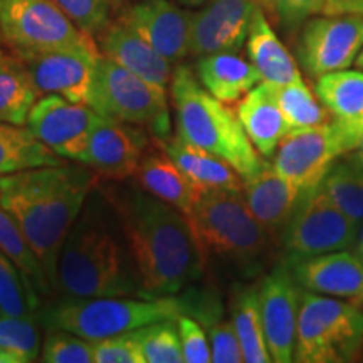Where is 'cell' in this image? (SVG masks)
Returning <instances> with one entry per match:
<instances>
[{
    "mask_svg": "<svg viewBox=\"0 0 363 363\" xmlns=\"http://www.w3.org/2000/svg\"><path fill=\"white\" fill-rule=\"evenodd\" d=\"M259 4L264 11H267L269 13L274 12V0H259Z\"/></svg>",
    "mask_w": 363,
    "mask_h": 363,
    "instance_id": "7dc6e473",
    "label": "cell"
},
{
    "mask_svg": "<svg viewBox=\"0 0 363 363\" xmlns=\"http://www.w3.org/2000/svg\"><path fill=\"white\" fill-rule=\"evenodd\" d=\"M242 195L252 216L278 244L305 192L264 163L256 174L244 179Z\"/></svg>",
    "mask_w": 363,
    "mask_h": 363,
    "instance_id": "d6986e66",
    "label": "cell"
},
{
    "mask_svg": "<svg viewBox=\"0 0 363 363\" xmlns=\"http://www.w3.org/2000/svg\"><path fill=\"white\" fill-rule=\"evenodd\" d=\"M66 16L89 35H98L111 22L115 0H54Z\"/></svg>",
    "mask_w": 363,
    "mask_h": 363,
    "instance_id": "f35d334b",
    "label": "cell"
},
{
    "mask_svg": "<svg viewBox=\"0 0 363 363\" xmlns=\"http://www.w3.org/2000/svg\"><path fill=\"white\" fill-rule=\"evenodd\" d=\"M62 163H66L65 158L40 142L27 126L0 121V177Z\"/></svg>",
    "mask_w": 363,
    "mask_h": 363,
    "instance_id": "83f0119b",
    "label": "cell"
},
{
    "mask_svg": "<svg viewBox=\"0 0 363 363\" xmlns=\"http://www.w3.org/2000/svg\"><path fill=\"white\" fill-rule=\"evenodd\" d=\"M158 145V143H157ZM160 147V145H158ZM135 184L145 192L189 214L199 197L192 180L182 172L169 153L160 148H147L133 174Z\"/></svg>",
    "mask_w": 363,
    "mask_h": 363,
    "instance_id": "603a6c76",
    "label": "cell"
},
{
    "mask_svg": "<svg viewBox=\"0 0 363 363\" xmlns=\"http://www.w3.org/2000/svg\"><path fill=\"white\" fill-rule=\"evenodd\" d=\"M40 350V362L45 363H93V342L67 330L48 328Z\"/></svg>",
    "mask_w": 363,
    "mask_h": 363,
    "instance_id": "74e56055",
    "label": "cell"
},
{
    "mask_svg": "<svg viewBox=\"0 0 363 363\" xmlns=\"http://www.w3.org/2000/svg\"><path fill=\"white\" fill-rule=\"evenodd\" d=\"M363 48V16L311 17L301 26L296 52L303 69L311 78L331 71L348 69Z\"/></svg>",
    "mask_w": 363,
    "mask_h": 363,
    "instance_id": "7c38bea8",
    "label": "cell"
},
{
    "mask_svg": "<svg viewBox=\"0 0 363 363\" xmlns=\"http://www.w3.org/2000/svg\"><path fill=\"white\" fill-rule=\"evenodd\" d=\"M240 125L261 157L271 158L281 140L289 133V125L276 98L274 84L261 81L238 104Z\"/></svg>",
    "mask_w": 363,
    "mask_h": 363,
    "instance_id": "7402d4cb",
    "label": "cell"
},
{
    "mask_svg": "<svg viewBox=\"0 0 363 363\" xmlns=\"http://www.w3.org/2000/svg\"><path fill=\"white\" fill-rule=\"evenodd\" d=\"M326 0H274V12L284 29L293 30L301 27L308 19L323 13Z\"/></svg>",
    "mask_w": 363,
    "mask_h": 363,
    "instance_id": "b9f144b4",
    "label": "cell"
},
{
    "mask_svg": "<svg viewBox=\"0 0 363 363\" xmlns=\"http://www.w3.org/2000/svg\"><path fill=\"white\" fill-rule=\"evenodd\" d=\"M355 66H357V69H360V71H363V48H362V51H360V54H358V56H357V59H355Z\"/></svg>",
    "mask_w": 363,
    "mask_h": 363,
    "instance_id": "c3c4849f",
    "label": "cell"
},
{
    "mask_svg": "<svg viewBox=\"0 0 363 363\" xmlns=\"http://www.w3.org/2000/svg\"><path fill=\"white\" fill-rule=\"evenodd\" d=\"M246 49L249 61L266 83L284 86L303 79L296 61L271 27L262 6L257 7L252 17Z\"/></svg>",
    "mask_w": 363,
    "mask_h": 363,
    "instance_id": "cb8c5ba5",
    "label": "cell"
},
{
    "mask_svg": "<svg viewBox=\"0 0 363 363\" xmlns=\"http://www.w3.org/2000/svg\"><path fill=\"white\" fill-rule=\"evenodd\" d=\"M315 94L330 115L358 120L363 113V71L340 69L316 78Z\"/></svg>",
    "mask_w": 363,
    "mask_h": 363,
    "instance_id": "f546056e",
    "label": "cell"
},
{
    "mask_svg": "<svg viewBox=\"0 0 363 363\" xmlns=\"http://www.w3.org/2000/svg\"><path fill=\"white\" fill-rule=\"evenodd\" d=\"M0 35L13 56L98 49L54 0H0Z\"/></svg>",
    "mask_w": 363,
    "mask_h": 363,
    "instance_id": "30bf717a",
    "label": "cell"
},
{
    "mask_svg": "<svg viewBox=\"0 0 363 363\" xmlns=\"http://www.w3.org/2000/svg\"><path fill=\"white\" fill-rule=\"evenodd\" d=\"M259 0H212L190 13V54L239 52Z\"/></svg>",
    "mask_w": 363,
    "mask_h": 363,
    "instance_id": "2e32d148",
    "label": "cell"
},
{
    "mask_svg": "<svg viewBox=\"0 0 363 363\" xmlns=\"http://www.w3.org/2000/svg\"><path fill=\"white\" fill-rule=\"evenodd\" d=\"M343 157L348 158V160L353 162L355 165L362 167V169H363V130L360 133V138H358V143H357L355 150H352L350 153H347V155H343Z\"/></svg>",
    "mask_w": 363,
    "mask_h": 363,
    "instance_id": "ee69618b",
    "label": "cell"
},
{
    "mask_svg": "<svg viewBox=\"0 0 363 363\" xmlns=\"http://www.w3.org/2000/svg\"><path fill=\"white\" fill-rule=\"evenodd\" d=\"M96 174L88 165H48L0 177V206L13 217L56 288L62 244L83 211Z\"/></svg>",
    "mask_w": 363,
    "mask_h": 363,
    "instance_id": "7a4b0ae2",
    "label": "cell"
},
{
    "mask_svg": "<svg viewBox=\"0 0 363 363\" xmlns=\"http://www.w3.org/2000/svg\"><path fill=\"white\" fill-rule=\"evenodd\" d=\"M0 350L11 353L17 363L39 360L43 348L34 318L0 315Z\"/></svg>",
    "mask_w": 363,
    "mask_h": 363,
    "instance_id": "e575fe53",
    "label": "cell"
},
{
    "mask_svg": "<svg viewBox=\"0 0 363 363\" xmlns=\"http://www.w3.org/2000/svg\"><path fill=\"white\" fill-rule=\"evenodd\" d=\"M94 363H145L142 328L93 342Z\"/></svg>",
    "mask_w": 363,
    "mask_h": 363,
    "instance_id": "ab89813d",
    "label": "cell"
},
{
    "mask_svg": "<svg viewBox=\"0 0 363 363\" xmlns=\"http://www.w3.org/2000/svg\"><path fill=\"white\" fill-rule=\"evenodd\" d=\"M147 148L148 140L142 128L101 116L81 163L103 179L121 182L133 177Z\"/></svg>",
    "mask_w": 363,
    "mask_h": 363,
    "instance_id": "e0dca14e",
    "label": "cell"
},
{
    "mask_svg": "<svg viewBox=\"0 0 363 363\" xmlns=\"http://www.w3.org/2000/svg\"><path fill=\"white\" fill-rule=\"evenodd\" d=\"M98 44L101 56L111 59L125 69L140 76L148 83L167 89L172 81V62L167 61L160 52L142 38L128 22L121 17L111 21L98 34Z\"/></svg>",
    "mask_w": 363,
    "mask_h": 363,
    "instance_id": "ffe728a7",
    "label": "cell"
},
{
    "mask_svg": "<svg viewBox=\"0 0 363 363\" xmlns=\"http://www.w3.org/2000/svg\"><path fill=\"white\" fill-rule=\"evenodd\" d=\"M7 57H9V54H7L6 51H2V49H0V62H2V61H6Z\"/></svg>",
    "mask_w": 363,
    "mask_h": 363,
    "instance_id": "681fc988",
    "label": "cell"
},
{
    "mask_svg": "<svg viewBox=\"0 0 363 363\" xmlns=\"http://www.w3.org/2000/svg\"><path fill=\"white\" fill-rule=\"evenodd\" d=\"M363 130L362 120L335 118L313 128L294 130L281 140L272 167L303 192L316 189L331 167L355 150Z\"/></svg>",
    "mask_w": 363,
    "mask_h": 363,
    "instance_id": "9c48e42d",
    "label": "cell"
},
{
    "mask_svg": "<svg viewBox=\"0 0 363 363\" xmlns=\"http://www.w3.org/2000/svg\"><path fill=\"white\" fill-rule=\"evenodd\" d=\"M274 91L291 131L313 128L330 120L328 110L320 104V99L311 93L303 79L291 84L274 86Z\"/></svg>",
    "mask_w": 363,
    "mask_h": 363,
    "instance_id": "836d02e7",
    "label": "cell"
},
{
    "mask_svg": "<svg viewBox=\"0 0 363 363\" xmlns=\"http://www.w3.org/2000/svg\"><path fill=\"white\" fill-rule=\"evenodd\" d=\"M120 17L172 65L190 54V12L170 0H138Z\"/></svg>",
    "mask_w": 363,
    "mask_h": 363,
    "instance_id": "ac0fdd59",
    "label": "cell"
},
{
    "mask_svg": "<svg viewBox=\"0 0 363 363\" xmlns=\"http://www.w3.org/2000/svg\"><path fill=\"white\" fill-rule=\"evenodd\" d=\"M0 251L19 267L24 276L27 288L35 298L39 294H52L54 288L45 274L43 262L35 256L33 247L22 234L21 227L13 217L0 206Z\"/></svg>",
    "mask_w": 363,
    "mask_h": 363,
    "instance_id": "4dcf8cb0",
    "label": "cell"
},
{
    "mask_svg": "<svg viewBox=\"0 0 363 363\" xmlns=\"http://www.w3.org/2000/svg\"><path fill=\"white\" fill-rule=\"evenodd\" d=\"M91 106L101 116L148 130L157 140L170 136L167 89L148 83L104 56L96 61Z\"/></svg>",
    "mask_w": 363,
    "mask_h": 363,
    "instance_id": "ba28073f",
    "label": "cell"
},
{
    "mask_svg": "<svg viewBox=\"0 0 363 363\" xmlns=\"http://www.w3.org/2000/svg\"><path fill=\"white\" fill-rule=\"evenodd\" d=\"M101 190L115 208L147 296H172L202 278L207 254L184 212L136 184Z\"/></svg>",
    "mask_w": 363,
    "mask_h": 363,
    "instance_id": "6da1fadb",
    "label": "cell"
},
{
    "mask_svg": "<svg viewBox=\"0 0 363 363\" xmlns=\"http://www.w3.org/2000/svg\"><path fill=\"white\" fill-rule=\"evenodd\" d=\"M363 347V311L353 303L303 289L294 362H350Z\"/></svg>",
    "mask_w": 363,
    "mask_h": 363,
    "instance_id": "52a82bcc",
    "label": "cell"
},
{
    "mask_svg": "<svg viewBox=\"0 0 363 363\" xmlns=\"http://www.w3.org/2000/svg\"><path fill=\"white\" fill-rule=\"evenodd\" d=\"M99 56L98 49H66L16 57L26 66L39 98L59 94L69 101L91 106Z\"/></svg>",
    "mask_w": 363,
    "mask_h": 363,
    "instance_id": "5bb4252c",
    "label": "cell"
},
{
    "mask_svg": "<svg viewBox=\"0 0 363 363\" xmlns=\"http://www.w3.org/2000/svg\"><path fill=\"white\" fill-rule=\"evenodd\" d=\"M145 363H182L180 335L177 320H163L142 328Z\"/></svg>",
    "mask_w": 363,
    "mask_h": 363,
    "instance_id": "8d00e7d4",
    "label": "cell"
},
{
    "mask_svg": "<svg viewBox=\"0 0 363 363\" xmlns=\"http://www.w3.org/2000/svg\"><path fill=\"white\" fill-rule=\"evenodd\" d=\"M230 321L242 348L244 362H272L262 328L259 286H238L230 298Z\"/></svg>",
    "mask_w": 363,
    "mask_h": 363,
    "instance_id": "4316f807",
    "label": "cell"
},
{
    "mask_svg": "<svg viewBox=\"0 0 363 363\" xmlns=\"http://www.w3.org/2000/svg\"><path fill=\"white\" fill-rule=\"evenodd\" d=\"M353 252L360 257V261L363 262V222L360 224V229H358V235L355 240V246H353Z\"/></svg>",
    "mask_w": 363,
    "mask_h": 363,
    "instance_id": "f6af8a7d",
    "label": "cell"
},
{
    "mask_svg": "<svg viewBox=\"0 0 363 363\" xmlns=\"http://www.w3.org/2000/svg\"><path fill=\"white\" fill-rule=\"evenodd\" d=\"M323 13L326 16H338V13L363 16V0H326Z\"/></svg>",
    "mask_w": 363,
    "mask_h": 363,
    "instance_id": "7bdbcfd3",
    "label": "cell"
},
{
    "mask_svg": "<svg viewBox=\"0 0 363 363\" xmlns=\"http://www.w3.org/2000/svg\"><path fill=\"white\" fill-rule=\"evenodd\" d=\"M187 311V305L174 294L69 298L49 306L43 313V321L48 328L67 330L89 342H98L157 321L177 320Z\"/></svg>",
    "mask_w": 363,
    "mask_h": 363,
    "instance_id": "8992f818",
    "label": "cell"
},
{
    "mask_svg": "<svg viewBox=\"0 0 363 363\" xmlns=\"http://www.w3.org/2000/svg\"><path fill=\"white\" fill-rule=\"evenodd\" d=\"M179 2L187 7H203L207 6L208 2H212V0H179Z\"/></svg>",
    "mask_w": 363,
    "mask_h": 363,
    "instance_id": "bcb514c9",
    "label": "cell"
},
{
    "mask_svg": "<svg viewBox=\"0 0 363 363\" xmlns=\"http://www.w3.org/2000/svg\"><path fill=\"white\" fill-rule=\"evenodd\" d=\"M170 94L177 115V135L185 142L222 158L242 180L264 165L238 113L212 96L189 66H179L174 71Z\"/></svg>",
    "mask_w": 363,
    "mask_h": 363,
    "instance_id": "277c9868",
    "label": "cell"
},
{
    "mask_svg": "<svg viewBox=\"0 0 363 363\" xmlns=\"http://www.w3.org/2000/svg\"><path fill=\"white\" fill-rule=\"evenodd\" d=\"M99 118L89 104L44 94L30 110L26 126L59 157L81 163Z\"/></svg>",
    "mask_w": 363,
    "mask_h": 363,
    "instance_id": "4fadbf2b",
    "label": "cell"
},
{
    "mask_svg": "<svg viewBox=\"0 0 363 363\" xmlns=\"http://www.w3.org/2000/svg\"><path fill=\"white\" fill-rule=\"evenodd\" d=\"M4 44V40H2V35H0V45H2Z\"/></svg>",
    "mask_w": 363,
    "mask_h": 363,
    "instance_id": "f907efd6",
    "label": "cell"
},
{
    "mask_svg": "<svg viewBox=\"0 0 363 363\" xmlns=\"http://www.w3.org/2000/svg\"><path fill=\"white\" fill-rule=\"evenodd\" d=\"M38 301L19 267L0 251V315L33 316Z\"/></svg>",
    "mask_w": 363,
    "mask_h": 363,
    "instance_id": "d590c367",
    "label": "cell"
},
{
    "mask_svg": "<svg viewBox=\"0 0 363 363\" xmlns=\"http://www.w3.org/2000/svg\"><path fill=\"white\" fill-rule=\"evenodd\" d=\"M360 120H362V123H363V113H362V116H360Z\"/></svg>",
    "mask_w": 363,
    "mask_h": 363,
    "instance_id": "816d5d0a",
    "label": "cell"
},
{
    "mask_svg": "<svg viewBox=\"0 0 363 363\" xmlns=\"http://www.w3.org/2000/svg\"><path fill=\"white\" fill-rule=\"evenodd\" d=\"M185 216L207 257L214 256L249 274L261 269L276 244L252 216L242 190H202Z\"/></svg>",
    "mask_w": 363,
    "mask_h": 363,
    "instance_id": "5b68a950",
    "label": "cell"
},
{
    "mask_svg": "<svg viewBox=\"0 0 363 363\" xmlns=\"http://www.w3.org/2000/svg\"><path fill=\"white\" fill-rule=\"evenodd\" d=\"M157 142L174 158L182 172L192 180L199 192L208 189L242 190V177L214 153L185 142L179 135L169 136L167 140H157Z\"/></svg>",
    "mask_w": 363,
    "mask_h": 363,
    "instance_id": "d4e9b609",
    "label": "cell"
},
{
    "mask_svg": "<svg viewBox=\"0 0 363 363\" xmlns=\"http://www.w3.org/2000/svg\"><path fill=\"white\" fill-rule=\"evenodd\" d=\"M56 288L67 298L145 294L115 208L96 185L62 244Z\"/></svg>",
    "mask_w": 363,
    "mask_h": 363,
    "instance_id": "3957f363",
    "label": "cell"
},
{
    "mask_svg": "<svg viewBox=\"0 0 363 363\" xmlns=\"http://www.w3.org/2000/svg\"><path fill=\"white\" fill-rule=\"evenodd\" d=\"M38 99L35 86L19 57L9 56L0 62V121L26 126Z\"/></svg>",
    "mask_w": 363,
    "mask_h": 363,
    "instance_id": "f1b7e54d",
    "label": "cell"
},
{
    "mask_svg": "<svg viewBox=\"0 0 363 363\" xmlns=\"http://www.w3.org/2000/svg\"><path fill=\"white\" fill-rule=\"evenodd\" d=\"M195 74L212 96L224 103L239 101L262 81L252 62L240 57L238 52L201 56L195 66Z\"/></svg>",
    "mask_w": 363,
    "mask_h": 363,
    "instance_id": "484cf974",
    "label": "cell"
},
{
    "mask_svg": "<svg viewBox=\"0 0 363 363\" xmlns=\"http://www.w3.org/2000/svg\"><path fill=\"white\" fill-rule=\"evenodd\" d=\"M262 328L272 362H294V343L301 291L291 267L279 264L266 274L259 284Z\"/></svg>",
    "mask_w": 363,
    "mask_h": 363,
    "instance_id": "9a60e30c",
    "label": "cell"
},
{
    "mask_svg": "<svg viewBox=\"0 0 363 363\" xmlns=\"http://www.w3.org/2000/svg\"><path fill=\"white\" fill-rule=\"evenodd\" d=\"M360 225L331 202L321 185L303 195L281 238L286 264L353 249Z\"/></svg>",
    "mask_w": 363,
    "mask_h": 363,
    "instance_id": "8fae6325",
    "label": "cell"
},
{
    "mask_svg": "<svg viewBox=\"0 0 363 363\" xmlns=\"http://www.w3.org/2000/svg\"><path fill=\"white\" fill-rule=\"evenodd\" d=\"M199 310H195L203 330L207 331L211 342L212 362L216 363H239L244 362L242 348L230 320H222L220 303L212 296L201 299Z\"/></svg>",
    "mask_w": 363,
    "mask_h": 363,
    "instance_id": "d6a6232c",
    "label": "cell"
},
{
    "mask_svg": "<svg viewBox=\"0 0 363 363\" xmlns=\"http://www.w3.org/2000/svg\"><path fill=\"white\" fill-rule=\"evenodd\" d=\"M177 328L180 335L182 353L185 363H208L212 362L211 342L207 331L197 320H192L187 315L177 318Z\"/></svg>",
    "mask_w": 363,
    "mask_h": 363,
    "instance_id": "60d3db41",
    "label": "cell"
},
{
    "mask_svg": "<svg viewBox=\"0 0 363 363\" xmlns=\"http://www.w3.org/2000/svg\"><path fill=\"white\" fill-rule=\"evenodd\" d=\"M288 266L301 289L363 301V262L355 252L345 249L308 257Z\"/></svg>",
    "mask_w": 363,
    "mask_h": 363,
    "instance_id": "44dd1931",
    "label": "cell"
},
{
    "mask_svg": "<svg viewBox=\"0 0 363 363\" xmlns=\"http://www.w3.org/2000/svg\"><path fill=\"white\" fill-rule=\"evenodd\" d=\"M321 189L345 216L358 225L363 222V169L348 160L338 158L321 182Z\"/></svg>",
    "mask_w": 363,
    "mask_h": 363,
    "instance_id": "1f68e13d",
    "label": "cell"
}]
</instances>
